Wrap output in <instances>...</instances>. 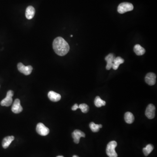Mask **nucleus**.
<instances>
[{
  "instance_id": "24",
  "label": "nucleus",
  "mask_w": 157,
  "mask_h": 157,
  "mask_svg": "<svg viewBox=\"0 0 157 157\" xmlns=\"http://www.w3.org/2000/svg\"><path fill=\"white\" fill-rule=\"evenodd\" d=\"M57 157H63V156H57Z\"/></svg>"
},
{
  "instance_id": "25",
  "label": "nucleus",
  "mask_w": 157,
  "mask_h": 157,
  "mask_svg": "<svg viewBox=\"0 0 157 157\" xmlns=\"http://www.w3.org/2000/svg\"><path fill=\"white\" fill-rule=\"evenodd\" d=\"M73 35H71V37H73Z\"/></svg>"
},
{
  "instance_id": "19",
  "label": "nucleus",
  "mask_w": 157,
  "mask_h": 157,
  "mask_svg": "<svg viewBox=\"0 0 157 157\" xmlns=\"http://www.w3.org/2000/svg\"><path fill=\"white\" fill-rule=\"evenodd\" d=\"M154 146L151 144H149L146 146L145 148L143 149V151L145 156H149L153 151Z\"/></svg>"
},
{
  "instance_id": "15",
  "label": "nucleus",
  "mask_w": 157,
  "mask_h": 157,
  "mask_svg": "<svg viewBox=\"0 0 157 157\" xmlns=\"http://www.w3.org/2000/svg\"><path fill=\"white\" fill-rule=\"evenodd\" d=\"M134 51L137 56H142L145 52V49L139 44L136 45L134 46Z\"/></svg>"
},
{
  "instance_id": "21",
  "label": "nucleus",
  "mask_w": 157,
  "mask_h": 157,
  "mask_svg": "<svg viewBox=\"0 0 157 157\" xmlns=\"http://www.w3.org/2000/svg\"><path fill=\"white\" fill-rule=\"evenodd\" d=\"M78 108L81 109L82 112L83 113H87L89 110V106L85 103L80 104L78 106Z\"/></svg>"
},
{
  "instance_id": "7",
  "label": "nucleus",
  "mask_w": 157,
  "mask_h": 157,
  "mask_svg": "<svg viewBox=\"0 0 157 157\" xmlns=\"http://www.w3.org/2000/svg\"><path fill=\"white\" fill-rule=\"evenodd\" d=\"M156 107L153 104H150L148 105L145 111L146 117L150 119L154 118L155 116Z\"/></svg>"
},
{
  "instance_id": "23",
  "label": "nucleus",
  "mask_w": 157,
  "mask_h": 157,
  "mask_svg": "<svg viewBox=\"0 0 157 157\" xmlns=\"http://www.w3.org/2000/svg\"><path fill=\"white\" fill-rule=\"evenodd\" d=\"M73 157H78V156H76V155H74V156H73Z\"/></svg>"
},
{
  "instance_id": "3",
  "label": "nucleus",
  "mask_w": 157,
  "mask_h": 157,
  "mask_svg": "<svg viewBox=\"0 0 157 157\" xmlns=\"http://www.w3.org/2000/svg\"><path fill=\"white\" fill-rule=\"evenodd\" d=\"M134 6L132 4L128 2H123L119 5L117 11L120 14H124L133 10Z\"/></svg>"
},
{
  "instance_id": "14",
  "label": "nucleus",
  "mask_w": 157,
  "mask_h": 157,
  "mask_svg": "<svg viewBox=\"0 0 157 157\" xmlns=\"http://www.w3.org/2000/svg\"><path fill=\"white\" fill-rule=\"evenodd\" d=\"M14 139L15 137L13 136H7L4 137L2 143V145L4 149H6L8 148Z\"/></svg>"
},
{
  "instance_id": "16",
  "label": "nucleus",
  "mask_w": 157,
  "mask_h": 157,
  "mask_svg": "<svg viewBox=\"0 0 157 157\" xmlns=\"http://www.w3.org/2000/svg\"><path fill=\"white\" fill-rule=\"evenodd\" d=\"M124 59L120 57H115V60H114V62H113L112 68L114 70H117L118 68L120 65L124 63Z\"/></svg>"
},
{
  "instance_id": "12",
  "label": "nucleus",
  "mask_w": 157,
  "mask_h": 157,
  "mask_svg": "<svg viewBox=\"0 0 157 157\" xmlns=\"http://www.w3.org/2000/svg\"><path fill=\"white\" fill-rule=\"evenodd\" d=\"M35 10L32 6H29L27 8L25 11V16L28 19H32L35 15Z\"/></svg>"
},
{
  "instance_id": "9",
  "label": "nucleus",
  "mask_w": 157,
  "mask_h": 157,
  "mask_svg": "<svg viewBox=\"0 0 157 157\" xmlns=\"http://www.w3.org/2000/svg\"><path fill=\"white\" fill-rule=\"evenodd\" d=\"M156 76L153 73H148L145 76L146 83L150 86H153L156 84Z\"/></svg>"
},
{
  "instance_id": "1",
  "label": "nucleus",
  "mask_w": 157,
  "mask_h": 157,
  "mask_svg": "<svg viewBox=\"0 0 157 157\" xmlns=\"http://www.w3.org/2000/svg\"><path fill=\"white\" fill-rule=\"evenodd\" d=\"M52 46L56 54L59 56H64L66 55L70 49L67 42L61 37H57L54 39Z\"/></svg>"
},
{
  "instance_id": "8",
  "label": "nucleus",
  "mask_w": 157,
  "mask_h": 157,
  "mask_svg": "<svg viewBox=\"0 0 157 157\" xmlns=\"http://www.w3.org/2000/svg\"><path fill=\"white\" fill-rule=\"evenodd\" d=\"M23 110V108L21 105L19 99H16L15 100L11 107V110L15 114H19Z\"/></svg>"
},
{
  "instance_id": "18",
  "label": "nucleus",
  "mask_w": 157,
  "mask_h": 157,
  "mask_svg": "<svg viewBox=\"0 0 157 157\" xmlns=\"http://www.w3.org/2000/svg\"><path fill=\"white\" fill-rule=\"evenodd\" d=\"M94 104L98 107H100L106 105V102L102 100L99 96H97L94 100Z\"/></svg>"
},
{
  "instance_id": "6",
  "label": "nucleus",
  "mask_w": 157,
  "mask_h": 157,
  "mask_svg": "<svg viewBox=\"0 0 157 157\" xmlns=\"http://www.w3.org/2000/svg\"><path fill=\"white\" fill-rule=\"evenodd\" d=\"M36 132L41 136H46L50 133V130L42 123H39L36 126Z\"/></svg>"
},
{
  "instance_id": "5",
  "label": "nucleus",
  "mask_w": 157,
  "mask_h": 157,
  "mask_svg": "<svg viewBox=\"0 0 157 157\" xmlns=\"http://www.w3.org/2000/svg\"><path fill=\"white\" fill-rule=\"evenodd\" d=\"M18 69L19 72L25 75H29L32 73L33 68L31 66H25L21 62L18 64Z\"/></svg>"
},
{
  "instance_id": "10",
  "label": "nucleus",
  "mask_w": 157,
  "mask_h": 157,
  "mask_svg": "<svg viewBox=\"0 0 157 157\" xmlns=\"http://www.w3.org/2000/svg\"><path fill=\"white\" fill-rule=\"evenodd\" d=\"M72 136L74 138V142L76 144H78L79 140L81 137H85L86 135L84 133L79 130H75L72 134Z\"/></svg>"
},
{
  "instance_id": "20",
  "label": "nucleus",
  "mask_w": 157,
  "mask_h": 157,
  "mask_svg": "<svg viewBox=\"0 0 157 157\" xmlns=\"http://www.w3.org/2000/svg\"><path fill=\"white\" fill-rule=\"evenodd\" d=\"M90 127L93 132H99L100 128L102 127V125L101 124H95L94 122H92L90 123Z\"/></svg>"
},
{
  "instance_id": "4",
  "label": "nucleus",
  "mask_w": 157,
  "mask_h": 157,
  "mask_svg": "<svg viewBox=\"0 0 157 157\" xmlns=\"http://www.w3.org/2000/svg\"><path fill=\"white\" fill-rule=\"evenodd\" d=\"M14 95V92L11 90L8 91L6 98L1 101V105L2 106L9 107L11 105L13 101L12 97Z\"/></svg>"
},
{
  "instance_id": "13",
  "label": "nucleus",
  "mask_w": 157,
  "mask_h": 157,
  "mask_svg": "<svg viewBox=\"0 0 157 157\" xmlns=\"http://www.w3.org/2000/svg\"><path fill=\"white\" fill-rule=\"evenodd\" d=\"M48 96L50 100L53 102L59 101L61 98V96L59 94L53 91H50L49 92Z\"/></svg>"
},
{
  "instance_id": "17",
  "label": "nucleus",
  "mask_w": 157,
  "mask_h": 157,
  "mask_svg": "<svg viewBox=\"0 0 157 157\" xmlns=\"http://www.w3.org/2000/svg\"><path fill=\"white\" fill-rule=\"evenodd\" d=\"M124 119L127 123L131 124L133 123L134 120V117L132 113L127 112L125 114Z\"/></svg>"
},
{
  "instance_id": "2",
  "label": "nucleus",
  "mask_w": 157,
  "mask_h": 157,
  "mask_svg": "<svg viewBox=\"0 0 157 157\" xmlns=\"http://www.w3.org/2000/svg\"><path fill=\"white\" fill-rule=\"evenodd\" d=\"M117 145V142L116 141H111L109 143L106 149V153L109 157H117V153L115 151V148Z\"/></svg>"
},
{
  "instance_id": "11",
  "label": "nucleus",
  "mask_w": 157,
  "mask_h": 157,
  "mask_svg": "<svg viewBox=\"0 0 157 157\" xmlns=\"http://www.w3.org/2000/svg\"><path fill=\"white\" fill-rule=\"evenodd\" d=\"M115 58V57L113 53H110L107 56L105 57V59L107 62V66H106V69L107 70H110L112 68Z\"/></svg>"
},
{
  "instance_id": "22",
  "label": "nucleus",
  "mask_w": 157,
  "mask_h": 157,
  "mask_svg": "<svg viewBox=\"0 0 157 157\" xmlns=\"http://www.w3.org/2000/svg\"><path fill=\"white\" fill-rule=\"evenodd\" d=\"M78 108V104H75L72 107V110H76Z\"/></svg>"
}]
</instances>
